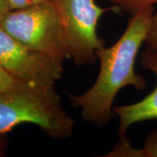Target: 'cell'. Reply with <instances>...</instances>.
<instances>
[{
  "instance_id": "obj_5",
  "label": "cell",
  "mask_w": 157,
  "mask_h": 157,
  "mask_svg": "<svg viewBox=\"0 0 157 157\" xmlns=\"http://www.w3.org/2000/svg\"><path fill=\"white\" fill-rule=\"evenodd\" d=\"M0 65L21 83L53 87L63 74L62 63L13 38L0 25Z\"/></svg>"
},
{
  "instance_id": "obj_4",
  "label": "cell",
  "mask_w": 157,
  "mask_h": 157,
  "mask_svg": "<svg viewBox=\"0 0 157 157\" xmlns=\"http://www.w3.org/2000/svg\"><path fill=\"white\" fill-rule=\"evenodd\" d=\"M60 19L71 58L77 66L94 63L96 52L105 47L98 34L100 17L109 9L94 0H52Z\"/></svg>"
},
{
  "instance_id": "obj_6",
  "label": "cell",
  "mask_w": 157,
  "mask_h": 157,
  "mask_svg": "<svg viewBox=\"0 0 157 157\" xmlns=\"http://www.w3.org/2000/svg\"><path fill=\"white\" fill-rule=\"evenodd\" d=\"M140 65L145 69L153 72L157 80V52L148 47L143 52ZM113 113L119 119V136L124 138L129 127L135 123L157 119V84L154 90L140 101L130 105L116 106Z\"/></svg>"
},
{
  "instance_id": "obj_1",
  "label": "cell",
  "mask_w": 157,
  "mask_h": 157,
  "mask_svg": "<svg viewBox=\"0 0 157 157\" xmlns=\"http://www.w3.org/2000/svg\"><path fill=\"white\" fill-rule=\"evenodd\" d=\"M154 13V6L134 13L117 42L97 51L101 68L95 82L82 95L69 97L72 105L81 109L84 121L99 127L106 126L113 117L116 96L123 87L132 86L137 90L146 88V79L136 74L135 64Z\"/></svg>"
},
{
  "instance_id": "obj_9",
  "label": "cell",
  "mask_w": 157,
  "mask_h": 157,
  "mask_svg": "<svg viewBox=\"0 0 157 157\" xmlns=\"http://www.w3.org/2000/svg\"><path fill=\"white\" fill-rule=\"evenodd\" d=\"M144 42L157 52V11L153 14Z\"/></svg>"
},
{
  "instance_id": "obj_13",
  "label": "cell",
  "mask_w": 157,
  "mask_h": 157,
  "mask_svg": "<svg viewBox=\"0 0 157 157\" xmlns=\"http://www.w3.org/2000/svg\"><path fill=\"white\" fill-rule=\"evenodd\" d=\"M4 135H0V156H4L7 146V139Z\"/></svg>"
},
{
  "instance_id": "obj_7",
  "label": "cell",
  "mask_w": 157,
  "mask_h": 157,
  "mask_svg": "<svg viewBox=\"0 0 157 157\" xmlns=\"http://www.w3.org/2000/svg\"><path fill=\"white\" fill-rule=\"evenodd\" d=\"M118 10L134 13L150 6L157 5V0H108Z\"/></svg>"
},
{
  "instance_id": "obj_10",
  "label": "cell",
  "mask_w": 157,
  "mask_h": 157,
  "mask_svg": "<svg viewBox=\"0 0 157 157\" xmlns=\"http://www.w3.org/2000/svg\"><path fill=\"white\" fill-rule=\"evenodd\" d=\"M21 83L17 81L0 65V93L6 91Z\"/></svg>"
},
{
  "instance_id": "obj_2",
  "label": "cell",
  "mask_w": 157,
  "mask_h": 157,
  "mask_svg": "<svg viewBox=\"0 0 157 157\" xmlns=\"http://www.w3.org/2000/svg\"><path fill=\"white\" fill-rule=\"evenodd\" d=\"M23 123L34 124L56 139L68 138L74 132V119L53 87L19 83L0 93V135Z\"/></svg>"
},
{
  "instance_id": "obj_3",
  "label": "cell",
  "mask_w": 157,
  "mask_h": 157,
  "mask_svg": "<svg viewBox=\"0 0 157 157\" xmlns=\"http://www.w3.org/2000/svg\"><path fill=\"white\" fill-rule=\"evenodd\" d=\"M0 25L28 48L62 63L71 58L60 19L52 1L13 10Z\"/></svg>"
},
{
  "instance_id": "obj_12",
  "label": "cell",
  "mask_w": 157,
  "mask_h": 157,
  "mask_svg": "<svg viewBox=\"0 0 157 157\" xmlns=\"http://www.w3.org/2000/svg\"><path fill=\"white\" fill-rule=\"evenodd\" d=\"M10 10L9 0H0V23Z\"/></svg>"
},
{
  "instance_id": "obj_8",
  "label": "cell",
  "mask_w": 157,
  "mask_h": 157,
  "mask_svg": "<svg viewBox=\"0 0 157 157\" xmlns=\"http://www.w3.org/2000/svg\"><path fill=\"white\" fill-rule=\"evenodd\" d=\"M140 156L157 157V129L151 131L145 137L144 146L140 149Z\"/></svg>"
},
{
  "instance_id": "obj_11",
  "label": "cell",
  "mask_w": 157,
  "mask_h": 157,
  "mask_svg": "<svg viewBox=\"0 0 157 157\" xmlns=\"http://www.w3.org/2000/svg\"><path fill=\"white\" fill-rule=\"evenodd\" d=\"M52 0H9L11 10L25 8L39 4L48 2Z\"/></svg>"
}]
</instances>
